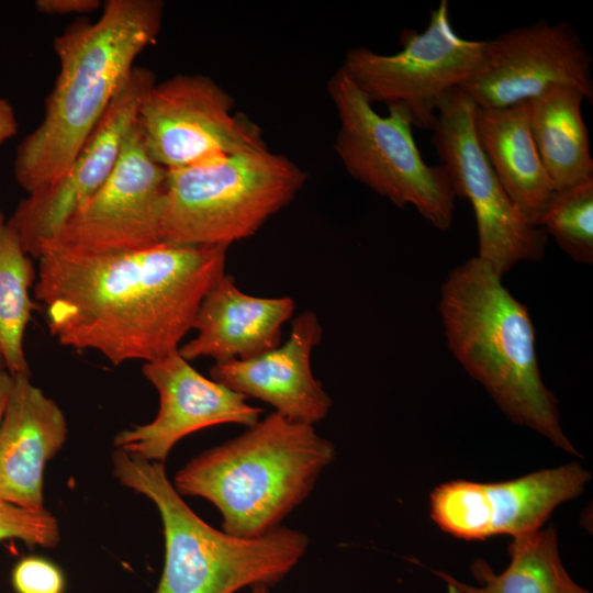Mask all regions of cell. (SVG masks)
Instances as JSON below:
<instances>
[{"instance_id":"5","label":"cell","mask_w":593,"mask_h":593,"mask_svg":"<svg viewBox=\"0 0 593 593\" xmlns=\"http://www.w3.org/2000/svg\"><path fill=\"white\" fill-rule=\"evenodd\" d=\"M118 481L154 502L165 537V563L154 593H236L282 581L309 547V537L279 526L245 538L217 530L200 518L169 481L164 462L120 449L112 454Z\"/></svg>"},{"instance_id":"13","label":"cell","mask_w":593,"mask_h":593,"mask_svg":"<svg viewBox=\"0 0 593 593\" xmlns=\"http://www.w3.org/2000/svg\"><path fill=\"white\" fill-rule=\"evenodd\" d=\"M167 178L136 123L109 178L47 247L102 255L161 243Z\"/></svg>"},{"instance_id":"7","label":"cell","mask_w":593,"mask_h":593,"mask_svg":"<svg viewBox=\"0 0 593 593\" xmlns=\"http://www.w3.org/2000/svg\"><path fill=\"white\" fill-rule=\"evenodd\" d=\"M339 128L334 148L348 174L399 208L413 205L436 228L451 226L455 192L446 168L427 165L413 137L406 110L387 116L338 68L327 85Z\"/></svg>"},{"instance_id":"15","label":"cell","mask_w":593,"mask_h":593,"mask_svg":"<svg viewBox=\"0 0 593 593\" xmlns=\"http://www.w3.org/2000/svg\"><path fill=\"white\" fill-rule=\"evenodd\" d=\"M142 370L158 391L159 410L152 422L114 437L115 449L130 455L164 462L183 437L219 424L249 427L262 413L243 394L202 376L178 350L144 362Z\"/></svg>"},{"instance_id":"10","label":"cell","mask_w":593,"mask_h":593,"mask_svg":"<svg viewBox=\"0 0 593 593\" xmlns=\"http://www.w3.org/2000/svg\"><path fill=\"white\" fill-rule=\"evenodd\" d=\"M212 78L179 74L144 96L137 126L149 155L167 170L204 165L267 148L262 130Z\"/></svg>"},{"instance_id":"19","label":"cell","mask_w":593,"mask_h":593,"mask_svg":"<svg viewBox=\"0 0 593 593\" xmlns=\"http://www.w3.org/2000/svg\"><path fill=\"white\" fill-rule=\"evenodd\" d=\"M474 125L504 190L525 219L539 226L556 191L532 136L528 101L506 108L477 107Z\"/></svg>"},{"instance_id":"27","label":"cell","mask_w":593,"mask_h":593,"mask_svg":"<svg viewBox=\"0 0 593 593\" xmlns=\"http://www.w3.org/2000/svg\"><path fill=\"white\" fill-rule=\"evenodd\" d=\"M18 122L8 100L0 98V144L15 135Z\"/></svg>"},{"instance_id":"21","label":"cell","mask_w":593,"mask_h":593,"mask_svg":"<svg viewBox=\"0 0 593 593\" xmlns=\"http://www.w3.org/2000/svg\"><path fill=\"white\" fill-rule=\"evenodd\" d=\"M507 552L508 564L501 573H496L484 559L472 561L470 570L475 585L443 570L433 572L461 593H591L566 570L553 526L512 538Z\"/></svg>"},{"instance_id":"30","label":"cell","mask_w":593,"mask_h":593,"mask_svg":"<svg viewBox=\"0 0 593 593\" xmlns=\"http://www.w3.org/2000/svg\"><path fill=\"white\" fill-rule=\"evenodd\" d=\"M447 584V593H461L455 585H452L451 583H446Z\"/></svg>"},{"instance_id":"3","label":"cell","mask_w":593,"mask_h":593,"mask_svg":"<svg viewBox=\"0 0 593 593\" xmlns=\"http://www.w3.org/2000/svg\"><path fill=\"white\" fill-rule=\"evenodd\" d=\"M438 309L448 348L506 417L579 457L562 429L558 401L541 378L529 312L502 277L472 257L448 273Z\"/></svg>"},{"instance_id":"11","label":"cell","mask_w":593,"mask_h":593,"mask_svg":"<svg viewBox=\"0 0 593 593\" xmlns=\"http://www.w3.org/2000/svg\"><path fill=\"white\" fill-rule=\"evenodd\" d=\"M591 473L573 461L497 482L454 480L429 494L434 523L463 540L516 538L545 527L553 511L581 495Z\"/></svg>"},{"instance_id":"18","label":"cell","mask_w":593,"mask_h":593,"mask_svg":"<svg viewBox=\"0 0 593 593\" xmlns=\"http://www.w3.org/2000/svg\"><path fill=\"white\" fill-rule=\"evenodd\" d=\"M295 302L289 296L260 298L238 289L224 273L203 298L193 321L197 335L178 351L188 361L210 357L215 362L246 360L281 344V329Z\"/></svg>"},{"instance_id":"14","label":"cell","mask_w":593,"mask_h":593,"mask_svg":"<svg viewBox=\"0 0 593 593\" xmlns=\"http://www.w3.org/2000/svg\"><path fill=\"white\" fill-rule=\"evenodd\" d=\"M155 82L148 68L135 66L65 174L19 202L8 223L30 257L38 259L109 178L137 123L141 102Z\"/></svg>"},{"instance_id":"23","label":"cell","mask_w":593,"mask_h":593,"mask_svg":"<svg viewBox=\"0 0 593 593\" xmlns=\"http://www.w3.org/2000/svg\"><path fill=\"white\" fill-rule=\"evenodd\" d=\"M539 226L574 261L593 262V178L556 191Z\"/></svg>"},{"instance_id":"16","label":"cell","mask_w":593,"mask_h":593,"mask_svg":"<svg viewBox=\"0 0 593 593\" xmlns=\"http://www.w3.org/2000/svg\"><path fill=\"white\" fill-rule=\"evenodd\" d=\"M322 335L317 315L302 312L293 320L283 344L250 359L215 362L210 378L247 399L270 404L290 421L314 425L332 406L311 369V354Z\"/></svg>"},{"instance_id":"28","label":"cell","mask_w":593,"mask_h":593,"mask_svg":"<svg viewBox=\"0 0 593 593\" xmlns=\"http://www.w3.org/2000/svg\"><path fill=\"white\" fill-rule=\"evenodd\" d=\"M13 377L8 370H0V422L11 393Z\"/></svg>"},{"instance_id":"2","label":"cell","mask_w":593,"mask_h":593,"mask_svg":"<svg viewBox=\"0 0 593 593\" xmlns=\"http://www.w3.org/2000/svg\"><path fill=\"white\" fill-rule=\"evenodd\" d=\"M96 21L80 19L54 40L59 71L38 126L19 145L13 174L27 193L57 181L157 37L160 0H108Z\"/></svg>"},{"instance_id":"20","label":"cell","mask_w":593,"mask_h":593,"mask_svg":"<svg viewBox=\"0 0 593 593\" xmlns=\"http://www.w3.org/2000/svg\"><path fill=\"white\" fill-rule=\"evenodd\" d=\"M584 100L572 87H551L528 100L532 136L555 191L593 178Z\"/></svg>"},{"instance_id":"22","label":"cell","mask_w":593,"mask_h":593,"mask_svg":"<svg viewBox=\"0 0 593 593\" xmlns=\"http://www.w3.org/2000/svg\"><path fill=\"white\" fill-rule=\"evenodd\" d=\"M35 277L30 256L0 212V351L12 376L31 374L23 340L33 310L30 290Z\"/></svg>"},{"instance_id":"24","label":"cell","mask_w":593,"mask_h":593,"mask_svg":"<svg viewBox=\"0 0 593 593\" xmlns=\"http://www.w3.org/2000/svg\"><path fill=\"white\" fill-rule=\"evenodd\" d=\"M3 539L53 548L59 542V526L45 508L31 510L0 500V540Z\"/></svg>"},{"instance_id":"9","label":"cell","mask_w":593,"mask_h":593,"mask_svg":"<svg viewBox=\"0 0 593 593\" xmlns=\"http://www.w3.org/2000/svg\"><path fill=\"white\" fill-rule=\"evenodd\" d=\"M477 104L454 88L437 109L432 142L446 168L456 198L473 210L478 257L501 277L517 262L545 256L547 233L529 223L511 200L482 150L474 125Z\"/></svg>"},{"instance_id":"26","label":"cell","mask_w":593,"mask_h":593,"mask_svg":"<svg viewBox=\"0 0 593 593\" xmlns=\"http://www.w3.org/2000/svg\"><path fill=\"white\" fill-rule=\"evenodd\" d=\"M99 0H37L35 8L44 14H85L101 7Z\"/></svg>"},{"instance_id":"29","label":"cell","mask_w":593,"mask_h":593,"mask_svg":"<svg viewBox=\"0 0 593 593\" xmlns=\"http://www.w3.org/2000/svg\"><path fill=\"white\" fill-rule=\"evenodd\" d=\"M250 593H271L269 586L257 584L250 588Z\"/></svg>"},{"instance_id":"17","label":"cell","mask_w":593,"mask_h":593,"mask_svg":"<svg viewBox=\"0 0 593 593\" xmlns=\"http://www.w3.org/2000/svg\"><path fill=\"white\" fill-rule=\"evenodd\" d=\"M30 376H12L0 422V500L41 510L45 465L61 449L68 429L60 407Z\"/></svg>"},{"instance_id":"6","label":"cell","mask_w":593,"mask_h":593,"mask_svg":"<svg viewBox=\"0 0 593 593\" xmlns=\"http://www.w3.org/2000/svg\"><path fill=\"white\" fill-rule=\"evenodd\" d=\"M305 182L304 170L268 147L168 170L163 242L230 246L255 235Z\"/></svg>"},{"instance_id":"25","label":"cell","mask_w":593,"mask_h":593,"mask_svg":"<svg viewBox=\"0 0 593 593\" xmlns=\"http://www.w3.org/2000/svg\"><path fill=\"white\" fill-rule=\"evenodd\" d=\"M12 584L16 593H64L65 590L61 571L41 557L21 559L13 569Z\"/></svg>"},{"instance_id":"12","label":"cell","mask_w":593,"mask_h":593,"mask_svg":"<svg viewBox=\"0 0 593 593\" xmlns=\"http://www.w3.org/2000/svg\"><path fill=\"white\" fill-rule=\"evenodd\" d=\"M592 57L573 26L539 21L485 41L478 69L459 88L479 108L526 102L551 87H572L593 101Z\"/></svg>"},{"instance_id":"8","label":"cell","mask_w":593,"mask_h":593,"mask_svg":"<svg viewBox=\"0 0 593 593\" xmlns=\"http://www.w3.org/2000/svg\"><path fill=\"white\" fill-rule=\"evenodd\" d=\"M430 13L423 32L402 31L400 52L383 55L349 48L339 68L371 104L401 105L414 127L433 131L438 105L478 69L485 41L466 40L455 32L447 0Z\"/></svg>"},{"instance_id":"1","label":"cell","mask_w":593,"mask_h":593,"mask_svg":"<svg viewBox=\"0 0 593 593\" xmlns=\"http://www.w3.org/2000/svg\"><path fill=\"white\" fill-rule=\"evenodd\" d=\"M228 245L154 246L90 255L56 246L38 258L34 296L64 346L93 349L113 365L175 350L225 273Z\"/></svg>"},{"instance_id":"4","label":"cell","mask_w":593,"mask_h":593,"mask_svg":"<svg viewBox=\"0 0 593 593\" xmlns=\"http://www.w3.org/2000/svg\"><path fill=\"white\" fill-rule=\"evenodd\" d=\"M314 425L272 412L239 436L192 458L175 475L180 495L210 501L223 532L245 538L279 527L335 459Z\"/></svg>"}]
</instances>
